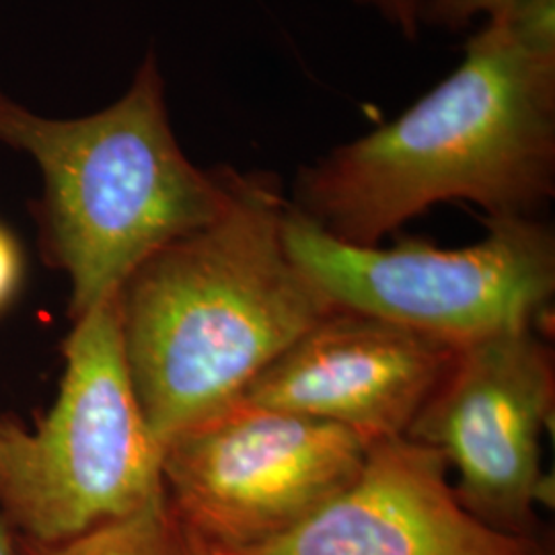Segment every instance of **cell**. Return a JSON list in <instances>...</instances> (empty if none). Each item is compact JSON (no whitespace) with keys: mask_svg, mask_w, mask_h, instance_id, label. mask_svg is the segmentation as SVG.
Returning <instances> with one entry per match:
<instances>
[{"mask_svg":"<svg viewBox=\"0 0 555 555\" xmlns=\"http://www.w3.org/2000/svg\"><path fill=\"white\" fill-rule=\"evenodd\" d=\"M54 405L25 428L0 414V515L15 535L56 543L163 492V447L134 391L118 295L75 321Z\"/></svg>","mask_w":555,"mask_h":555,"instance_id":"277c9868","label":"cell"},{"mask_svg":"<svg viewBox=\"0 0 555 555\" xmlns=\"http://www.w3.org/2000/svg\"><path fill=\"white\" fill-rule=\"evenodd\" d=\"M554 408V350L539 327H520L456 348L405 437L447 459L459 502L481 522L539 539L541 437Z\"/></svg>","mask_w":555,"mask_h":555,"instance_id":"52a82bcc","label":"cell"},{"mask_svg":"<svg viewBox=\"0 0 555 555\" xmlns=\"http://www.w3.org/2000/svg\"><path fill=\"white\" fill-rule=\"evenodd\" d=\"M362 7L375 9L387 23H391L408 40H416L424 0H354Z\"/></svg>","mask_w":555,"mask_h":555,"instance_id":"4fadbf2b","label":"cell"},{"mask_svg":"<svg viewBox=\"0 0 555 555\" xmlns=\"http://www.w3.org/2000/svg\"><path fill=\"white\" fill-rule=\"evenodd\" d=\"M0 555H17V535L2 515H0Z\"/></svg>","mask_w":555,"mask_h":555,"instance_id":"5bb4252c","label":"cell"},{"mask_svg":"<svg viewBox=\"0 0 555 555\" xmlns=\"http://www.w3.org/2000/svg\"><path fill=\"white\" fill-rule=\"evenodd\" d=\"M354 430L235 401L163 444V490L185 525L222 555L288 533L364 465Z\"/></svg>","mask_w":555,"mask_h":555,"instance_id":"8992f818","label":"cell"},{"mask_svg":"<svg viewBox=\"0 0 555 555\" xmlns=\"http://www.w3.org/2000/svg\"><path fill=\"white\" fill-rule=\"evenodd\" d=\"M518 0H424L420 21L449 31L469 27L476 17L500 20L515 9Z\"/></svg>","mask_w":555,"mask_h":555,"instance_id":"8fae6325","label":"cell"},{"mask_svg":"<svg viewBox=\"0 0 555 555\" xmlns=\"http://www.w3.org/2000/svg\"><path fill=\"white\" fill-rule=\"evenodd\" d=\"M459 249L405 238L360 247L286 206L282 237L298 270L334 309L385 319L455 348L539 327L555 297V231L543 219H483Z\"/></svg>","mask_w":555,"mask_h":555,"instance_id":"5b68a950","label":"cell"},{"mask_svg":"<svg viewBox=\"0 0 555 555\" xmlns=\"http://www.w3.org/2000/svg\"><path fill=\"white\" fill-rule=\"evenodd\" d=\"M555 198V0H518L435 89L377 130L298 167L288 204L375 247L444 202L539 219Z\"/></svg>","mask_w":555,"mask_h":555,"instance_id":"6da1fadb","label":"cell"},{"mask_svg":"<svg viewBox=\"0 0 555 555\" xmlns=\"http://www.w3.org/2000/svg\"><path fill=\"white\" fill-rule=\"evenodd\" d=\"M543 555H552V547H550V550H547V552H545Z\"/></svg>","mask_w":555,"mask_h":555,"instance_id":"9a60e30c","label":"cell"},{"mask_svg":"<svg viewBox=\"0 0 555 555\" xmlns=\"http://www.w3.org/2000/svg\"><path fill=\"white\" fill-rule=\"evenodd\" d=\"M23 278V254L13 233L0 224V311L13 300Z\"/></svg>","mask_w":555,"mask_h":555,"instance_id":"7c38bea8","label":"cell"},{"mask_svg":"<svg viewBox=\"0 0 555 555\" xmlns=\"http://www.w3.org/2000/svg\"><path fill=\"white\" fill-rule=\"evenodd\" d=\"M0 144L40 167L41 256L70 280L73 323L229 202L231 167L202 169L178 142L155 52L116 103L82 118H43L0 89Z\"/></svg>","mask_w":555,"mask_h":555,"instance_id":"3957f363","label":"cell"},{"mask_svg":"<svg viewBox=\"0 0 555 555\" xmlns=\"http://www.w3.org/2000/svg\"><path fill=\"white\" fill-rule=\"evenodd\" d=\"M17 555H222L202 541L171 506L165 490L128 515L80 535L40 543L17 537Z\"/></svg>","mask_w":555,"mask_h":555,"instance_id":"30bf717a","label":"cell"},{"mask_svg":"<svg viewBox=\"0 0 555 555\" xmlns=\"http://www.w3.org/2000/svg\"><path fill=\"white\" fill-rule=\"evenodd\" d=\"M449 463L408 437L371 442L358 476L288 533L235 555H543L545 537L508 535L472 515Z\"/></svg>","mask_w":555,"mask_h":555,"instance_id":"9c48e42d","label":"cell"},{"mask_svg":"<svg viewBox=\"0 0 555 555\" xmlns=\"http://www.w3.org/2000/svg\"><path fill=\"white\" fill-rule=\"evenodd\" d=\"M455 354L435 337L336 309L237 401L332 422L371 442L405 437Z\"/></svg>","mask_w":555,"mask_h":555,"instance_id":"ba28073f","label":"cell"},{"mask_svg":"<svg viewBox=\"0 0 555 555\" xmlns=\"http://www.w3.org/2000/svg\"><path fill=\"white\" fill-rule=\"evenodd\" d=\"M286 206L274 173L231 167L219 219L165 245L119 288L124 354L160 447L235 403L336 311L284 247Z\"/></svg>","mask_w":555,"mask_h":555,"instance_id":"7a4b0ae2","label":"cell"}]
</instances>
